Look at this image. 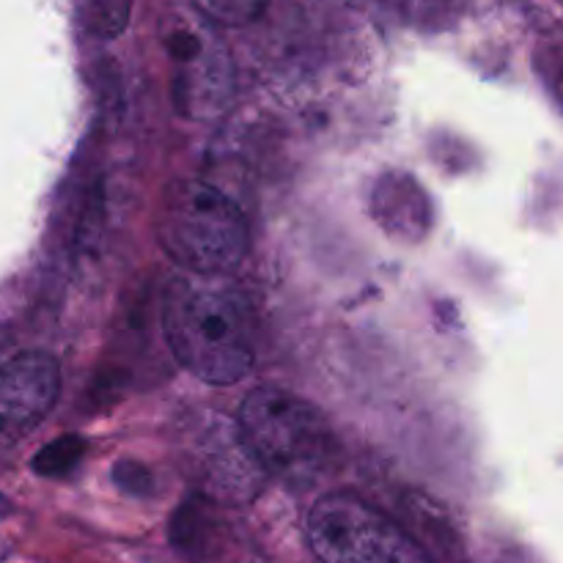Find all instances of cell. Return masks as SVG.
<instances>
[{
  "label": "cell",
  "mask_w": 563,
  "mask_h": 563,
  "mask_svg": "<svg viewBox=\"0 0 563 563\" xmlns=\"http://www.w3.org/2000/svg\"><path fill=\"white\" fill-rule=\"evenodd\" d=\"M80 456H82L80 440L60 438L38 451V456L33 460V471L42 473V476H64V473H69L71 467L77 465V460H80Z\"/></svg>",
  "instance_id": "obj_10"
},
{
  "label": "cell",
  "mask_w": 563,
  "mask_h": 563,
  "mask_svg": "<svg viewBox=\"0 0 563 563\" xmlns=\"http://www.w3.org/2000/svg\"><path fill=\"white\" fill-rule=\"evenodd\" d=\"M203 438H196V460H203V482L218 493L240 498L242 493L251 495L256 489V476H262V462L253 456L251 445L245 443L236 429H225L223 421H214V432H201Z\"/></svg>",
  "instance_id": "obj_7"
},
{
  "label": "cell",
  "mask_w": 563,
  "mask_h": 563,
  "mask_svg": "<svg viewBox=\"0 0 563 563\" xmlns=\"http://www.w3.org/2000/svg\"><path fill=\"white\" fill-rule=\"evenodd\" d=\"M196 9L218 25H247L258 20L269 0H192Z\"/></svg>",
  "instance_id": "obj_9"
},
{
  "label": "cell",
  "mask_w": 563,
  "mask_h": 563,
  "mask_svg": "<svg viewBox=\"0 0 563 563\" xmlns=\"http://www.w3.org/2000/svg\"><path fill=\"white\" fill-rule=\"evenodd\" d=\"M335 3H361V0H335Z\"/></svg>",
  "instance_id": "obj_11"
},
{
  "label": "cell",
  "mask_w": 563,
  "mask_h": 563,
  "mask_svg": "<svg viewBox=\"0 0 563 563\" xmlns=\"http://www.w3.org/2000/svg\"><path fill=\"white\" fill-rule=\"evenodd\" d=\"M80 9L88 31L102 38H113L126 27L132 0H80Z\"/></svg>",
  "instance_id": "obj_8"
},
{
  "label": "cell",
  "mask_w": 563,
  "mask_h": 563,
  "mask_svg": "<svg viewBox=\"0 0 563 563\" xmlns=\"http://www.w3.org/2000/svg\"><path fill=\"white\" fill-rule=\"evenodd\" d=\"M154 231L163 251L192 275L231 273L251 245L240 207L201 179H176L165 187Z\"/></svg>",
  "instance_id": "obj_2"
},
{
  "label": "cell",
  "mask_w": 563,
  "mask_h": 563,
  "mask_svg": "<svg viewBox=\"0 0 563 563\" xmlns=\"http://www.w3.org/2000/svg\"><path fill=\"white\" fill-rule=\"evenodd\" d=\"M60 394V368L44 352H25L0 366V456L27 438Z\"/></svg>",
  "instance_id": "obj_5"
},
{
  "label": "cell",
  "mask_w": 563,
  "mask_h": 563,
  "mask_svg": "<svg viewBox=\"0 0 563 563\" xmlns=\"http://www.w3.org/2000/svg\"><path fill=\"white\" fill-rule=\"evenodd\" d=\"M176 55L174 93L179 108L196 119H212L229 108L231 66L218 36L201 27H179L170 36Z\"/></svg>",
  "instance_id": "obj_6"
},
{
  "label": "cell",
  "mask_w": 563,
  "mask_h": 563,
  "mask_svg": "<svg viewBox=\"0 0 563 563\" xmlns=\"http://www.w3.org/2000/svg\"><path fill=\"white\" fill-rule=\"evenodd\" d=\"M218 275L181 278L165 295L163 324L176 361L209 385H234L253 368L256 339L247 302Z\"/></svg>",
  "instance_id": "obj_1"
},
{
  "label": "cell",
  "mask_w": 563,
  "mask_h": 563,
  "mask_svg": "<svg viewBox=\"0 0 563 563\" xmlns=\"http://www.w3.org/2000/svg\"><path fill=\"white\" fill-rule=\"evenodd\" d=\"M308 542L322 563H421L390 517L350 493L324 495L308 515Z\"/></svg>",
  "instance_id": "obj_4"
},
{
  "label": "cell",
  "mask_w": 563,
  "mask_h": 563,
  "mask_svg": "<svg viewBox=\"0 0 563 563\" xmlns=\"http://www.w3.org/2000/svg\"><path fill=\"white\" fill-rule=\"evenodd\" d=\"M240 432L264 471L289 478L313 476L333 445L319 410L280 388H258L242 401Z\"/></svg>",
  "instance_id": "obj_3"
}]
</instances>
